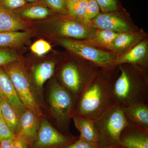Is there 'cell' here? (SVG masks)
<instances>
[{"instance_id":"cell-1","label":"cell","mask_w":148,"mask_h":148,"mask_svg":"<svg viewBox=\"0 0 148 148\" xmlns=\"http://www.w3.org/2000/svg\"><path fill=\"white\" fill-rule=\"evenodd\" d=\"M114 69L99 68L77 99L75 114L94 120L115 105Z\"/></svg>"},{"instance_id":"cell-2","label":"cell","mask_w":148,"mask_h":148,"mask_svg":"<svg viewBox=\"0 0 148 148\" xmlns=\"http://www.w3.org/2000/svg\"><path fill=\"white\" fill-rule=\"evenodd\" d=\"M117 67L120 75L116 78L113 88L115 104L123 108L135 103H148L147 71L131 64Z\"/></svg>"},{"instance_id":"cell-3","label":"cell","mask_w":148,"mask_h":148,"mask_svg":"<svg viewBox=\"0 0 148 148\" xmlns=\"http://www.w3.org/2000/svg\"><path fill=\"white\" fill-rule=\"evenodd\" d=\"M98 148H107L119 145V136L128 121L121 107L115 104L94 120Z\"/></svg>"},{"instance_id":"cell-4","label":"cell","mask_w":148,"mask_h":148,"mask_svg":"<svg viewBox=\"0 0 148 148\" xmlns=\"http://www.w3.org/2000/svg\"><path fill=\"white\" fill-rule=\"evenodd\" d=\"M99 68L90 63L69 62L59 71L61 84L77 99Z\"/></svg>"},{"instance_id":"cell-5","label":"cell","mask_w":148,"mask_h":148,"mask_svg":"<svg viewBox=\"0 0 148 148\" xmlns=\"http://www.w3.org/2000/svg\"><path fill=\"white\" fill-rule=\"evenodd\" d=\"M77 99L56 80L49 90V103L58 127L67 132L70 119L75 112Z\"/></svg>"},{"instance_id":"cell-6","label":"cell","mask_w":148,"mask_h":148,"mask_svg":"<svg viewBox=\"0 0 148 148\" xmlns=\"http://www.w3.org/2000/svg\"><path fill=\"white\" fill-rule=\"evenodd\" d=\"M57 18L49 23V31L57 38L87 40L92 36L95 29L90 21L69 15Z\"/></svg>"},{"instance_id":"cell-7","label":"cell","mask_w":148,"mask_h":148,"mask_svg":"<svg viewBox=\"0 0 148 148\" xmlns=\"http://www.w3.org/2000/svg\"><path fill=\"white\" fill-rule=\"evenodd\" d=\"M56 41L66 49L99 68L109 69L117 55L96 48L82 40L56 38Z\"/></svg>"},{"instance_id":"cell-8","label":"cell","mask_w":148,"mask_h":148,"mask_svg":"<svg viewBox=\"0 0 148 148\" xmlns=\"http://www.w3.org/2000/svg\"><path fill=\"white\" fill-rule=\"evenodd\" d=\"M5 72L13 84L21 102L36 114L38 108L32 91L28 75L21 64L14 62L5 65Z\"/></svg>"},{"instance_id":"cell-9","label":"cell","mask_w":148,"mask_h":148,"mask_svg":"<svg viewBox=\"0 0 148 148\" xmlns=\"http://www.w3.org/2000/svg\"><path fill=\"white\" fill-rule=\"evenodd\" d=\"M79 138H72L58 131L47 120L39 125L35 139L29 144L30 148H64Z\"/></svg>"},{"instance_id":"cell-10","label":"cell","mask_w":148,"mask_h":148,"mask_svg":"<svg viewBox=\"0 0 148 148\" xmlns=\"http://www.w3.org/2000/svg\"><path fill=\"white\" fill-rule=\"evenodd\" d=\"M148 51L147 42L146 41H141L127 52L117 56L109 69L116 68L122 64H128L134 65L147 71Z\"/></svg>"},{"instance_id":"cell-11","label":"cell","mask_w":148,"mask_h":148,"mask_svg":"<svg viewBox=\"0 0 148 148\" xmlns=\"http://www.w3.org/2000/svg\"><path fill=\"white\" fill-rule=\"evenodd\" d=\"M115 12L100 13L90 21V23L95 29L109 30L117 34L132 32L129 23Z\"/></svg>"},{"instance_id":"cell-12","label":"cell","mask_w":148,"mask_h":148,"mask_svg":"<svg viewBox=\"0 0 148 148\" xmlns=\"http://www.w3.org/2000/svg\"><path fill=\"white\" fill-rule=\"evenodd\" d=\"M119 145L126 148H148V130L128 121L120 135Z\"/></svg>"},{"instance_id":"cell-13","label":"cell","mask_w":148,"mask_h":148,"mask_svg":"<svg viewBox=\"0 0 148 148\" xmlns=\"http://www.w3.org/2000/svg\"><path fill=\"white\" fill-rule=\"evenodd\" d=\"M0 91L20 116L27 108L22 103L5 72L0 69Z\"/></svg>"},{"instance_id":"cell-14","label":"cell","mask_w":148,"mask_h":148,"mask_svg":"<svg viewBox=\"0 0 148 148\" xmlns=\"http://www.w3.org/2000/svg\"><path fill=\"white\" fill-rule=\"evenodd\" d=\"M35 114L33 111L27 109L19 116L20 126L16 136L26 139L29 145L35 139L40 124Z\"/></svg>"},{"instance_id":"cell-15","label":"cell","mask_w":148,"mask_h":148,"mask_svg":"<svg viewBox=\"0 0 148 148\" xmlns=\"http://www.w3.org/2000/svg\"><path fill=\"white\" fill-rule=\"evenodd\" d=\"M144 37L143 33L140 32L119 34L114 40L111 50L116 55H121L141 42Z\"/></svg>"},{"instance_id":"cell-16","label":"cell","mask_w":148,"mask_h":148,"mask_svg":"<svg viewBox=\"0 0 148 148\" xmlns=\"http://www.w3.org/2000/svg\"><path fill=\"white\" fill-rule=\"evenodd\" d=\"M122 108L128 121L148 130V103H135Z\"/></svg>"},{"instance_id":"cell-17","label":"cell","mask_w":148,"mask_h":148,"mask_svg":"<svg viewBox=\"0 0 148 148\" xmlns=\"http://www.w3.org/2000/svg\"><path fill=\"white\" fill-rule=\"evenodd\" d=\"M26 28V24L19 16L0 5V33L19 32Z\"/></svg>"},{"instance_id":"cell-18","label":"cell","mask_w":148,"mask_h":148,"mask_svg":"<svg viewBox=\"0 0 148 148\" xmlns=\"http://www.w3.org/2000/svg\"><path fill=\"white\" fill-rule=\"evenodd\" d=\"M76 128L79 132V138L97 143V136L94 120L74 114L72 116Z\"/></svg>"},{"instance_id":"cell-19","label":"cell","mask_w":148,"mask_h":148,"mask_svg":"<svg viewBox=\"0 0 148 148\" xmlns=\"http://www.w3.org/2000/svg\"><path fill=\"white\" fill-rule=\"evenodd\" d=\"M0 103L3 118L16 136L19 132V116L0 91Z\"/></svg>"},{"instance_id":"cell-20","label":"cell","mask_w":148,"mask_h":148,"mask_svg":"<svg viewBox=\"0 0 148 148\" xmlns=\"http://www.w3.org/2000/svg\"><path fill=\"white\" fill-rule=\"evenodd\" d=\"M18 16L31 19H40L47 18L53 12L41 3L24 6L15 11Z\"/></svg>"},{"instance_id":"cell-21","label":"cell","mask_w":148,"mask_h":148,"mask_svg":"<svg viewBox=\"0 0 148 148\" xmlns=\"http://www.w3.org/2000/svg\"><path fill=\"white\" fill-rule=\"evenodd\" d=\"M119 34L109 30L96 29L91 38L82 41L94 47H99L111 50L114 40Z\"/></svg>"},{"instance_id":"cell-22","label":"cell","mask_w":148,"mask_h":148,"mask_svg":"<svg viewBox=\"0 0 148 148\" xmlns=\"http://www.w3.org/2000/svg\"><path fill=\"white\" fill-rule=\"evenodd\" d=\"M56 66L55 61H49L38 64L35 68L34 79L35 84L38 88H42L46 82L53 76Z\"/></svg>"},{"instance_id":"cell-23","label":"cell","mask_w":148,"mask_h":148,"mask_svg":"<svg viewBox=\"0 0 148 148\" xmlns=\"http://www.w3.org/2000/svg\"><path fill=\"white\" fill-rule=\"evenodd\" d=\"M30 36L28 32L0 33V47L17 46L27 40Z\"/></svg>"},{"instance_id":"cell-24","label":"cell","mask_w":148,"mask_h":148,"mask_svg":"<svg viewBox=\"0 0 148 148\" xmlns=\"http://www.w3.org/2000/svg\"><path fill=\"white\" fill-rule=\"evenodd\" d=\"M67 2L69 15L86 21L85 16L87 0H79L75 2L67 1Z\"/></svg>"},{"instance_id":"cell-25","label":"cell","mask_w":148,"mask_h":148,"mask_svg":"<svg viewBox=\"0 0 148 148\" xmlns=\"http://www.w3.org/2000/svg\"><path fill=\"white\" fill-rule=\"evenodd\" d=\"M40 3L56 13L63 15H69L67 0H41Z\"/></svg>"},{"instance_id":"cell-26","label":"cell","mask_w":148,"mask_h":148,"mask_svg":"<svg viewBox=\"0 0 148 148\" xmlns=\"http://www.w3.org/2000/svg\"><path fill=\"white\" fill-rule=\"evenodd\" d=\"M31 49L35 54L41 56L49 52L51 49V46L50 43L45 40L40 39L32 45Z\"/></svg>"},{"instance_id":"cell-27","label":"cell","mask_w":148,"mask_h":148,"mask_svg":"<svg viewBox=\"0 0 148 148\" xmlns=\"http://www.w3.org/2000/svg\"><path fill=\"white\" fill-rule=\"evenodd\" d=\"M100 10L96 0H87L85 20L90 22L100 13Z\"/></svg>"},{"instance_id":"cell-28","label":"cell","mask_w":148,"mask_h":148,"mask_svg":"<svg viewBox=\"0 0 148 148\" xmlns=\"http://www.w3.org/2000/svg\"><path fill=\"white\" fill-rule=\"evenodd\" d=\"M100 10L103 13L115 12L118 8L116 0H96Z\"/></svg>"},{"instance_id":"cell-29","label":"cell","mask_w":148,"mask_h":148,"mask_svg":"<svg viewBox=\"0 0 148 148\" xmlns=\"http://www.w3.org/2000/svg\"><path fill=\"white\" fill-rule=\"evenodd\" d=\"M16 135L11 130L3 119H0V140L5 139H14Z\"/></svg>"},{"instance_id":"cell-30","label":"cell","mask_w":148,"mask_h":148,"mask_svg":"<svg viewBox=\"0 0 148 148\" xmlns=\"http://www.w3.org/2000/svg\"><path fill=\"white\" fill-rule=\"evenodd\" d=\"M64 148H98L97 143L79 138L76 141Z\"/></svg>"},{"instance_id":"cell-31","label":"cell","mask_w":148,"mask_h":148,"mask_svg":"<svg viewBox=\"0 0 148 148\" xmlns=\"http://www.w3.org/2000/svg\"><path fill=\"white\" fill-rule=\"evenodd\" d=\"M17 59L13 53L5 51L0 50V66H5L15 62Z\"/></svg>"},{"instance_id":"cell-32","label":"cell","mask_w":148,"mask_h":148,"mask_svg":"<svg viewBox=\"0 0 148 148\" xmlns=\"http://www.w3.org/2000/svg\"><path fill=\"white\" fill-rule=\"evenodd\" d=\"M26 4V0H3L2 5L11 10L21 8Z\"/></svg>"},{"instance_id":"cell-33","label":"cell","mask_w":148,"mask_h":148,"mask_svg":"<svg viewBox=\"0 0 148 148\" xmlns=\"http://www.w3.org/2000/svg\"><path fill=\"white\" fill-rule=\"evenodd\" d=\"M29 143L24 138L16 136L13 140V148H28Z\"/></svg>"},{"instance_id":"cell-34","label":"cell","mask_w":148,"mask_h":148,"mask_svg":"<svg viewBox=\"0 0 148 148\" xmlns=\"http://www.w3.org/2000/svg\"><path fill=\"white\" fill-rule=\"evenodd\" d=\"M13 140L5 139L0 140V148H13Z\"/></svg>"},{"instance_id":"cell-35","label":"cell","mask_w":148,"mask_h":148,"mask_svg":"<svg viewBox=\"0 0 148 148\" xmlns=\"http://www.w3.org/2000/svg\"><path fill=\"white\" fill-rule=\"evenodd\" d=\"M107 148H126L124 147H123L121 145H118L114 146V147H110Z\"/></svg>"},{"instance_id":"cell-36","label":"cell","mask_w":148,"mask_h":148,"mask_svg":"<svg viewBox=\"0 0 148 148\" xmlns=\"http://www.w3.org/2000/svg\"><path fill=\"white\" fill-rule=\"evenodd\" d=\"M26 1H27L29 2L30 3H34L37 1L38 0H26Z\"/></svg>"},{"instance_id":"cell-37","label":"cell","mask_w":148,"mask_h":148,"mask_svg":"<svg viewBox=\"0 0 148 148\" xmlns=\"http://www.w3.org/2000/svg\"><path fill=\"white\" fill-rule=\"evenodd\" d=\"M3 119L2 115L1 110V103H0V119Z\"/></svg>"},{"instance_id":"cell-38","label":"cell","mask_w":148,"mask_h":148,"mask_svg":"<svg viewBox=\"0 0 148 148\" xmlns=\"http://www.w3.org/2000/svg\"><path fill=\"white\" fill-rule=\"evenodd\" d=\"M68 1L75 2L77 1H79V0H67Z\"/></svg>"},{"instance_id":"cell-39","label":"cell","mask_w":148,"mask_h":148,"mask_svg":"<svg viewBox=\"0 0 148 148\" xmlns=\"http://www.w3.org/2000/svg\"><path fill=\"white\" fill-rule=\"evenodd\" d=\"M0 1H1V0H0Z\"/></svg>"}]
</instances>
